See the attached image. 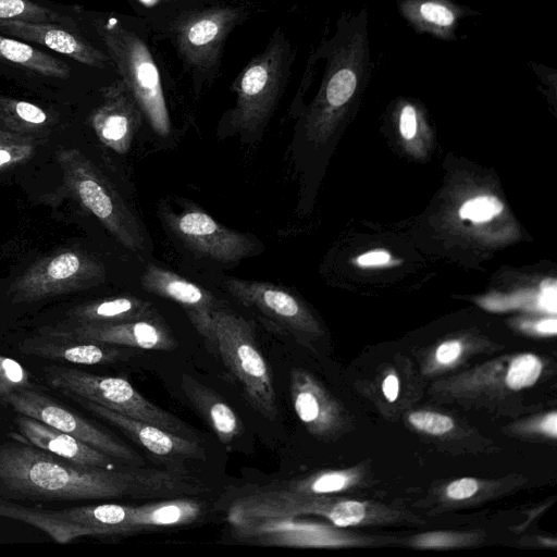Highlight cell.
<instances>
[{
  "instance_id": "277c9868",
  "label": "cell",
  "mask_w": 557,
  "mask_h": 557,
  "mask_svg": "<svg viewBox=\"0 0 557 557\" xmlns=\"http://www.w3.org/2000/svg\"><path fill=\"white\" fill-rule=\"evenodd\" d=\"M216 350L228 371L242 384L252 408L270 421L277 418L276 393L270 368L256 342L253 330L242 317L220 308L213 313Z\"/></svg>"
},
{
  "instance_id": "44dd1931",
  "label": "cell",
  "mask_w": 557,
  "mask_h": 557,
  "mask_svg": "<svg viewBox=\"0 0 557 557\" xmlns=\"http://www.w3.org/2000/svg\"><path fill=\"white\" fill-rule=\"evenodd\" d=\"M75 315L86 324H111L158 318L149 301L131 296L116 297L86 306L77 310Z\"/></svg>"
},
{
  "instance_id": "83f0119b",
  "label": "cell",
  "mask_w": 557,
  "mask_h": 557,
  "mask_svg": "<svg viewBox=\"0 0 557 557\" xmlns=\"http://www.w3.org/2000/svg\"><path fill=\"white\" fill-rule=\"evenodd\" d=\"M364 517V506L355 500L341 502L334 505L329 513L330 520L337 527L359 523Z\"/></svg>"
},
{
  "instance_id": "4316f807",
  "label": "cell",
  "mask_w": 557,
  "mask_h": 557,
  "mask_svg": "<svg viewBox=\"0 0 557 557\" xmlns=\"http://www.w3.org/2000/svg\"><path fill=\"white\" fill-rule=\"evenodd\" d=\"M409 421L413 426L430 434H444L454 426L453 420L444 414L417 411L409 416Z\"/></svg>"
},
{
  "instance_id": "ba28073f",
  "label": "cell",
  "mask_w": 557,
  "mask_h": 557,
  "mask_svg": "<svg viewBox=\"0 0 557 557\" xmlns=\"http://www.w3.org/2000/svg\"><path fill=\"white\" fill-rule=\"evenodd\" d=\"M165 221L172 233L193 252L212 260L232 263L257 251V242L218 223L207 212L189 206L169 211Z\"/></svg>"
},
{
  "instance_id": "d6986e66",
  "label": "cell",
  "mask_w": 557,
  "mask_h": 557,
  "mask_svg": "<svg viewBox=\"0 0 557 557\" xmlns=\"http://www.w3.org/2000/svg\"><path fill=\"white\" fill-rule=\"evenodd\" d=\"M181 385L189 401L224 446L231 445L244 432L240 418L212 389L185 373L181 376Z\"/></svg>"
},
{
  "instance_id": "4fadbf2b",
  "label": "cell",
  "mask_w": 557,
  "mask_h": 557,
  "mask_svg": "<svg viewBox=\"0 0 557 557\" xmlns=\"http://www.w3.org/2000/svg\"><path fill=\"white\" fill-rule=\"evenodd\" d=\"M73 74L65 60L0 34V75L36 87L69 82Z\"/></svg>"
},
{
  "instance_id": "cb8c5ba5",
  "label": "cell",
  "mask_w": 557,
  "mask_h": 557,
  "mask_svg": "<svg viewBox=\"0 0 557 557\" xmlns=\"http://www.w3.org/2000/svg\"><path fill=\"white\" fill-rule=\"evenodd\" d=\"M33 388L28 371L16 360L0 355V404L13 392Z\"/></svg>"
},
{
  "instance_id": "1f68e13d",
  "label": "cell",
  "mask_w": 557,
  "mask_h": 557,
  "mask_svg": "<svg viewBox=\"0 0 557 557\" xmlns=\"http://www.w3.org/2000/svg\"><path fill=\"white\" fill-rule=\"evenodd\" d=\"M399 131L406 139L413 138L417 133V112L411 104L405 106L400 112Z\"/></svg>"
},
{
  "instance_id": "52a82bcc",
  "label": "cell",
  "mask_w": 557,
  "mask_h": 557,
  "mask_svg": "<svg viewBox=\"0 0 557 557\" xmlns=\"http://www.w3.org/2000/svg\"><path fill=\"white\" fill-rule=\"evenodd\" d=\"M4 405L70 434L114 459L134 466L144 465L143 458L122 441L36 389L13 392L7 396Z\"/></svg>"
},
{
  "instance_id": "6da1fadb",
  "label": "cell",
  "mask_w": 557,
  "mask_h": 557,
  "mask_svg": "<svg viewBox=\"0 0 557 557\" xmlns=\"http://www.w3.org/2000/svg\"><path fill=\"white\" fill-rule=\"evenodd\" d=\"M181 473L134 467L102 468L63 459L30 444L0 445V496L22 500L182 497L205 492Z\"/></svg>"
},
{
  "instance_id": "8fae6325",
  "label": "cell",
  "mask_w": 557,
  "mask_h": 557,
  "mask_svg": "<svg viewBox=\"0 0 557 557\" xmlns=\"http://www.w3.org/2000/svg\"><path fill=\"white\" fill-rule=\"evenodd\" d=\"M0 34L29 45L46 47L94 69L103 70L112 63L108 54L79 32V26L0 20Z\"/></svg>"
},
{
  "instance_id": "5bb4252c",
  "label": "cell",
  "mask_w": 557,
  "mask_h": 557,
  "mask_svg": "<svg viewBox=\"0 0 557 557\" xmlns=\"http://www.w3.org/2000/svg\"><path fill=\"white\" fill-rule=\"evenodd\" d=\"M71 399L94 416L119 428L129 438L144 446L153 455L176 458H205V451L197 441L172 433L158 425L126 417L86 399Z\"/></svg>"
},
{
  "instance_id": "8d00e7d4",
  "label": "cell",
  "mask_w": 557,
  "mask_h": 557,
  "mask_svg": "<svg viewBox=\"0 0 557 557\" xmlns=\"http://www.w3.org/2000/svg\"><path fill=\"white\" fill-rule=\"evenodd\" d=\"M554 283L552 284V287L548 286V288L543 293L544 306L552 311H555L556 308V288Z\"/></svg>"
},
{
  "instance_id": "8992f818",
  "label": "cell",
  "mask_w": 557,
  "mask_h": 557,
  "mask_svg": "<svg viewBox=\"0 0 557 557\" xmlns=\"http://www.w3.org/2000/svg\"><path fill=\"white\" fill-rule=\"evenodd\" d=\"M288 64V45L283 35H275L239 76L236 104L231 113L232 126L255 132L268 121L283 91Z\"/></svg>"
},
{
  "instance_id": "d4e9b609",
  "label": "cell",
  "mask_w": 557,
  "mask_h": 557,
  "mask_svg": "<svg viewBox=\"0 0 557 557\" xmlns=\"http://www.w3.org/2000/svg\"><path fill=\"white\" fill-rule=\"evenodd\" d=\"M542 371V362L533 355L517 357L510 364L506 383L512 389L531 386L539 379Z\"/></svg>"
},
{
  "instance_id": "3957f363",
  "label": "cell",
  "mask_w": 557,
  "mask_h": 557,
  "mask_svg": "<svg viewBox=\"0 0 557 557\" xmlns=\"http://www.w3.org/2000/svg\"><path fill=\"white\" fill-rule=\"evenodd\" d=\"M42 374L49 386L69 398L86 399L181 436L198 438L180 418L149 401L123 377L97 375L63 366L45 367Z\"/></svg>"
},
{
  "instance_id": "7c38bea8",
  "label": "cell",
  "mask_w": 557,
  "mask_h": 557,
  "mask_svg": "<svg viewBox=\"0 0 557 557\" xmlns=\"http://www.w3.org/2000/svg\"><path fill=\"white\" fill-rule=\"evenodd\" d=\"M224 287L237 301L259 311L286 332L299 333L313 329L300 301L283 287L269 282L240 278H227Z\"/></svg>"
},
{
  "instance_id": "5b68a950",
  "label": "cell",
  "mask_w": 557,
  "mask_h": 557,
  "mask_svg": "<svg viewBox=\"0 0 557 557\" xmlns=\"http://www.w3.org/2000/svg\"><path fill=\"white\" fill-rule=\"evenodd\" d=\"M51 512L59 519L90 528L97 535H110L194 523L202 517L203 505L190 498H176L140 506L100 504Z\"/></svg>"
},
{
  "instance_id": "9a60e30c",
  "label": "cell",
  "mask_w": 557,
  "mask_h": 557,
  "mask_svg": "<svg viewBox=\"0 0 557 557\" xmlns=\"http://www.w3.org/2000/svg\"><path fill=\"white\" fill-rule=\"evenodd\" d=\"M60 332L83 342L147 350H173L177 346L171 331L159 318L111 324L82 323Z\"/></svg>"
},
{
  "instance_id": "ab89813d",
  "label": "cell",
  "mask_w": 557,
  "mask_h": 557,
  "mask_svg": "<svg viewBox=\"0 0 557 557\" xmlns=\"http://www.w3.org/2000/svg\"><path fill=\"white\" fill-rule=\"evenodd\" d=\"M138 2L147 5V7H151V5H156V4H159V3H162V2H166V1H170V0H137Z\"/></svg>"
},
{
  "instance_id": "d6a6232c",
  "label": "cell",
  "mask_w": 557,
  "mask_h": 557,
  "mask_svg": "<svg viewBox=\"0 0 557 557\" xmlns=\"http://www.w3.org/2000/svg\"><path fill=\"white\" fill-rule=\"evenodd\" d=\"M461 344L457 341L443 343L436 350V359L441 363H451L461 354Z\"/></svg>"
},
{
  "instance_id": "f35d334b",
  "label": "cell",
  "mask_w": 557,
  "mask_h": 557,
  "mask_svg": "<svg viewBox=\"0 0 557 557\" xmlns=\"http://www.w3.org/2000/svg\"><path fill=\"white\" fill-rule=\"evenodd\" d=\"M11 160V156L8 151L0 149V165L8 163Z\"/></svg>"
},
{
  "instance_id": "e0dca14e",
  "label": "cell",
  "mask_w": 557,
  "mask_h": 557,
  "mask_svg": "<svg viewBox=\"0 0 557 557\" xmlns=\"http://www.w3.org/2000/svg\"><path fill=\"white\" fill-rule=\"evenodd\" d=\"M14 423L30 445L63 459L92 467H115L114 458L39 420L17 413Z\"/></svg>"
},
{
  "instance_id": "7a4b0ae2",
  "label": "cell",
  "mask_w": 557,
  "mask_h": 557,
  "mask_svg": "<svg viewBox=\"0 0 557 557\" xmlns=\"http://www.w3.org/2000/svg\"><path fill=\"white\" fill-rule=\"evenodd\" d=\"M91 25L141 114L158 135L168 136L171 120L161 76L146 44L113 17L94 18Z\"/></svg>"
},
{
  "instance_id": "f546056e",
  "label": "cell",
  "mask_w": 557,
  "mask_h": 557,
  "mask_svg": "<svg viewBox=\"0 0 557 557\" xmlns=\"http://www.w3.org/2000/svg\"><path fill=\"white\" fill-rule=\"evenodd\" d=\"M16 113L21 121L29 124H44L47 121V113L36 104L17 100Z\"/></svg>"
},
{
  "instance_id": "d590c367",
  "label": "cell",
  "mask_w": 557,
  "mask_h": 557,
  "mask_svg": "<svg viewBox=\"0 0 557 557\" xmlns=\"http://www.w3.org/2000/svg\"><path fill=\"white\" fill-rule=\"evenodd\" d=\"M542 430L553 436L557 435V414L555 412L548 414L541 424Z\"/></svg>"
},
{
  "instance_id": "e575fe53",
  "label": "cell",
  "mask_w": 557,
  "mask_h": 557,
  "mask_svg": "<svg viewBox=\"0 0 557 557\" xmlns=\"http://www.w3.org/2000/svg\"><path fill=\"white\" fill-rule=\"evenodd\" d=\"M382 388L387 400H396L399 389L398 379L393 374L387 375L383 382Z\"/></svg>"
},
{
  "instance_id": "9c48e42d",
  "label": "cell",
  "mask_w": 557,
  "mask_h": 557,
  "mask_svg": "<svg viewBox=\"0 0 557 557\" xmlns=\"http://www.w3.org/2000/svg\"><path fill=\"white\" fill-rule=\"evenodd\" d=\"M240 17V10L232 7L212 8L186 14L174 27L181 54L194 67H211L218 59L226 36Z\"/></svg>"
},
{
  "instance_id": "2e32d148",
  "label": "cell",
  "mask_w": 557,
  "mask_h": 557,
  "mask_svg": "<svg viewBox=\"0 0 557 557\" xmlns=\"http://www.w3.org/2000/svg\"><path fill=\"white\" fill-rule=\"evenodd\" d=\"M18 349L24 355L83 366L112 363L123 357L115 345L83 342L52 330L25 339Z\"/></svg>"
},
{
  "instance_id": "484cf974",
  "label": "cell",
  "mask_w": 557,
  "mask_h": 557,
  "mask_svg": "<svg viewBox=\"0 0 557 557\" xmlns=\"http://www.w3.org/2000/svg\"><path fill=\"white\" fill-rule=\"evenodd\" d=\"M503 210L502 202L493 196H480L466 201L460 210L461 219H469L475 223L486 222Z\"/></svg>"
},
{
  "instance_id": "836d02e7",
  "label": "cell",
  "mask_w": 557,
  "mask_h": 557,
  "mask_svg": "<svg viewBox=\"0 0 557 557\" xmlns=\"http://www.w3.org/2000/svg\"><path fill=\"white\" fill-rule=\"evenodd\" d=\"M389 253L385 250H372L358 257L357 262L361 267H373L387 263Z\"/></svg>"
},
{
  "instance_id": "4dcf8cb0",
  "label": "cell",
  "mask_w": 557,
  "mask_h": 557,
  "mask_svg": "<svg viewBox=\"0 0 557 557\" xmlns=\"http://www.w3.org/2000/svg\"><path fill=\"white\" fill-rule=\"evenodd\" d=\"M476 491L478 482L470 478H463L451 482L446 488V494L453 499H466L471 497Z\"/></svg>"
},
{
  "instance_id": "603a6c76",
  "label": "cell",
  "mask_w": 557,
  "mask_h": 557,
  "mask_svg": "<svg viewBox=\"0 0 557 557\" xmlns=\"http://www.w3.org/2000/svg\"><path fill=\"white\" fill-rule=\"evenodd\" d=\"M0 20L79 26L76 18L35 0H0Z\"/></svg>"
},
{
  "instance_id": "ffe728a7",
  "label": "cell",
  "mask_w": 557,
  "mask_h": 557,
  "mask_svg": "<svg viewBox=\"0 0 557 557\" xmlns=\"http://www.w3.org/2000/svg\"><path fill=\"white\" fill-rule=\"evenodd\" d=\"M0 516L29 523L45 531L51 539L61 544L82 536L97 535L90 528L57 518L51 510L20 506L2 496H0Z\"/></svg>"
},
{
  "instance_id": "7402d4cb",
  "label": "cell",
  "mask_w": 557,
  "mask_h": 557,
  "mask_svg": "<svg viewBox=\"0 0 557 557\" xmlns=\"http://www.w3.org/2000/svg\"><path fill=\"white\" fill-rule=\"evenodd\" d=\"M400 11L417 28L443 38L453 35L460 14L448 0H405Z\"/></svg>"
},
{
  "instance_id": "f1b7e54d",
  "label": "cell",
  "mask_w": 557,
  "mask_h": 557,
  "mask_svg": "<svg viewBox=\"0 0 557 557\" xmlns=\"http://www.w3.org/2000/svg\"><path fill=\"white\" fill-rule=\"evenodd\" d=\"M81 264L77 255L65 252L51 260L47 268V275L53 281L65 280L76 274Z\"/></svg>"
},
{
  "instance_id": "ac0fdd59",
  "label": "cell",
  "mask_w": 557,
  "mask_h": 557,
  "mask_svg": "<svg viewBox=\"0 0 557 557\" xmlns=\"http://www.w3.org/2000/svg\"><path fill=\"white\" fill-rule=\"evenodd\" d=\"M141 112L122 79L104 90V101L94 116L100 137L119 151H125L140 124Z\"/></svg>"
},
{
  "instance_id": "74e56055",
  "label": "cell",
  "mask_w": 557,
  "mask_h": 557,
  "mask_svg": "<svg viewBox=\"0 0 557 557\" xmlns=\"http://www.w3.org/2000/svg\"><path fill=\"white\" fill-rule=\"evenodd\" d=\"M536 330L541 333L555 334L557 331V322L555 319H547L536 324Z\"/></svg>"
},
{
  "instance_id": "30bf717a",
  "label": "cell",
  "mask_w": 557,
  "mask_h": 557,
  "mask_svg": "<svg viewBox=\"0 0 557 557\" xmlns=\"http://www.w3.org/2000/svg\"><path fill=\"white\" fill-rule=\"evenodd\" d=\"M144 289L178 304L196 331L216 350L213 311L218 308L212 294L180 274L148 264L140 276Z\"/></svg>"
}]
</instances>
